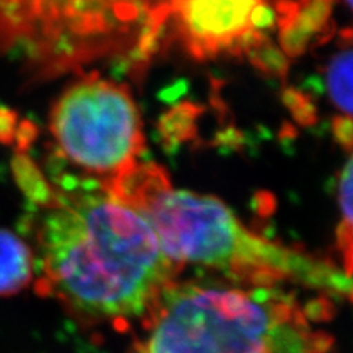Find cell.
Returning a JSON list of instances; mask_svg holds the SVG:
<instances>
[{"label": "cell", "mask_w": 353, "mask_h": 353, "mask_svg": "<svg viewBox=\"0 0 353 353\" xmlns=\"http://www.w3.org/2000/svg\"><path fill=\"white\" fill-rule=\"evenodd\" d=\"M170 22L196 59L248 58L271 41L275 0H168Z\"/></svg>", "instance_id": "obj_6"}, {"label": "cell", "mask_w": 353, "mask_h": 353, "mask_svg": "<svg viewBox=\"0 0 353 353\" xmlns=\"http://www.w3.org/2000/svg\"><path fill=\"white\" fill-rule=\"evenodd\" d=\"M275 30L285 57H302L334 36L333 0H275Z\"/></svg>", "instance_id": "obj_7"}, {"label": "cell", "mask_w": 353, "mask_h": 353, "mask_svg": "<svg viewBox=\"0 0 353 353\" xmlns=\"http://www.w3.org/2000/svg\"><path fill=\"white\" fill-rule=\"evenodd\" d=\"M37 137V127L28 119L21 121L17 128L15 134V143L18 152H27V149L31 146V143Z\"/></svg>", "instance_id": "obj_14"}, {"label": "cell", "mask_w": 353, "mask_h": 353, "mask_svg": "<svg viewBox=\"0 0 353 353\" xmlns=\"http://www.w3.org/2000/svg\"><path fill=\"white\" fill-rule=\"evenodd\" d=\"M49 128L62 157L84 172L114 179L145 150L141 117L125 84L83 74L52 105Z\"/></svg>", "instance_id": "obj_5"}, {"label": "cell", "mask_w": 353, "mask_h": 353, "mask_svg": "<svg viewBox=\"0 0 353 353\" xmlns=\"http://www.w3.org/2000/svg\"><path fill=\"white\" fill-rule=\"evenodd\" d=\"M325 87L341 118L353 121V44L337 52L325 68Z\"/></svg>", "instance_id": "obj_9"}, {"label": "cell", "mask_w": 353, "mask_h": 353, "mask_svg": "<svg viewBox=\"0 0 353 353\" xmlns=\"http://www.w3.org/2000/svg\"><path fill=\"white\" fill-rule=\"evenodd\" d=\"M34 279L36 259L30 243L0 227V297L19 293Z\"/></svg>", "instance_id": "obj_8"}, {"label": "cell", "mask_w": 353, "mask_h": 353, "mask_svg": "<svg viewBox=\"0 0 353 353\" xmlns=\"http://www.w3.org/2000/svg\"><path fill=\"white\" fill-rule=\"evenodd\" d=\"M343 2L350 8V10L353 12V0H343Z\"/></svg>", "instance_id": "obj_15"}, {"label": "cell", "mask_w": 353, "mask_h": 353, "mask_svg": "<svg viewBox=\"0 0 353 353\" xmlns=\"http://www.w3.org/2000/svg\"><path fill=\"white\" fill-rule=\"evenodd\" d=\"M292 293L228 281H179L141 319L130 353H328L333 339L312 327V309Z\"/></svg>", "instance_id": "obj_3"}, {"label": "cell", "mask_w": 353, "mask_h": 353, "mask_svg": "<svg viewBox=\"0 0 353 353\" xmlns=\"http://www.w3.org/2000/svg\"><path fill=\"white\" fill-rule=\"evenodd\" d=\"M101 183L149 221L183 270L189 263L231 284L275 289L290 283L353 302V279L333 261L255 233L215 196L175 189L158 163L137 162Z\"/></svg>", "instance_id": "obj_2"}, {"label": "cell", "mask_w": 353, "mask_h": 353, "mask_svg": "<svg viewBox=\"0 0 353 353\" xmlns=\"http://www.w3.org/2000/svg\"><path fill=\"white\" fill-rule=\"evenodd\" d=\"M201 115V108L192 103H183L165 114L161 121V134L168 143L190 140L196 134V123Z\"/></svg>", "instance_id": "obj_12"}, {"label": "cell", "mask_w": 353, "mask_h": 353, "mask_svg": "<svg viewBox=\"0 0 353 353\" xmlns=\"http://www.w3.org/2000/svg\"><path fill=\"white\" fill-rule=\"evenodd\" d=\"M12 174L21 192L36 206L46 209L57 203V187L48 181L46 175L40 171L27 152L15 150L12 158Z\"/></svg>", "instance_id": "obj_10"}, {"label": "cell", "mask_w": 353, "mask_h": 353, "mask_svg": "<svg viewBox=\"0 0 353 353\" xmlns=\"http://www.w3.org/2000/svg\"><path fill=\"white\" fill-rule=\"evenodd\" d=\"M339 203L341 221L337 228V252L341 261L340 268L353 279V154L341 171L339 183Z\"/></svg>", "instance_id": "obj_11"}, {"label": "cell", "mask_w": 353, "mask_h": 353, "mask_svg": "<svg viewBox=\"0 0 353 353\" xmlns=\"http://www.w3.org/2000/svg\"><path fill=\"white\" fill-rule=\"evenodd\" d=\"M32 224L36 287L83 324L141 321L183 271L149 221L101 181L66 176Z\"/></svg>", "instance_id": "obj_1"}, {"label": "cell", "mask_w": 353, "mask_h": 353, "mask_svg": "<svg viewBox=\"0 0 353 353\" xmlns=\"http://www.w3.org/2000/svg\"><path fill=\"white\" fill-rule=\"evenodd\" d=\"M18 124V115L15 110L0 108V143L10 145L15 141Z\"/></svg>", "instance_id": "obj_13"}, {"label": "cell", "mask_w": 353, "mask_h": 353, "mask_svg": "<svg viewBox=\"0 0 353 353\" xmlns=\"http://www.w3.org/2000/svg\"><path fill=\"white\" fill-rule=\"evenodd\" d=\"M167 24V0H0V53L36 81L94 61L145 58Z\"/></svg>", "instance_id": "obj_4"}]
</instances>
